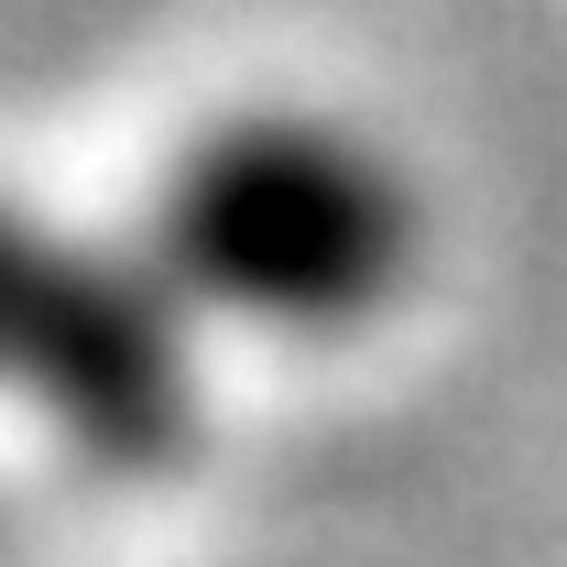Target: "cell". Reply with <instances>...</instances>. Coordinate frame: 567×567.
Here are the masks:
<instances>
[{"instance_id":"6da1fadb","label":"cell","mask_w":567,"mask_h":567,"mask_svg":"<svg viewBox=\"0 0 567 567\" xmlns=\"http://www.w3.org/2000/svg\"><path fill=\"white\" fill-rule=\"evenodd\" d=\"M142 251L208 339L339 350L371 339L425 274V175L328 99H240L164 153Z\"/></svg>"},{"instance_id":"7a4b0ae2","label":"cell","mask_w":567,"mask_h":567,"mask_svg":"<svg viewBox=\"0 0 567 567\" xmlns=\"http://www.w3.org/2000/svg\"><path fill=\"white\" fill-rule=\"evenodd\" d=\"M0 415L110 481L186 470L208 425V328L142 229H87L0 186Z\"/></svg>"}]
</instances>
